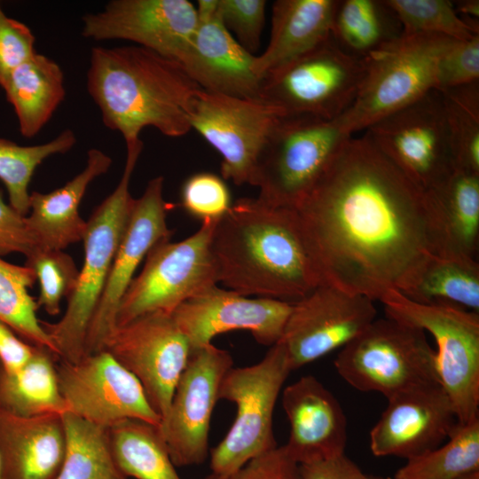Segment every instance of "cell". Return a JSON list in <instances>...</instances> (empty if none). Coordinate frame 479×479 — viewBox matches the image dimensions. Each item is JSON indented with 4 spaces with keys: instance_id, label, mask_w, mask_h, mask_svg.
Returning a JSON list of instances; mask_svg holds the SVG:
<instances>
[{
    "instance_id": "obj_5",
    "label": "cell",
    "mask_w": 479,
    "mask_h": 479,
    "mask_svg": "<svg viewBox=\"0 0 479 479\" xmlns=\"http://www.w3.org/2000/svg\"><path fill=\"white\" fill-rule=\"evenodd\" d=\"M457 40L401 32L364 57L365 71L350 107L336 119L349 136L436 90L439 59Z\"/></svg>"
},
{
    "instance_id": "obj_14",
    "label": "cell",
    "mask_w": 479,
    "mask_h": 479,
    "mask_svg": "<svg viewBox=\"0 0 479 479\" xmlns=\"http://www.w3.org/2000/svg\"><path fill=\"white\" fill-rule=\"evenodd\" d=\"M59 361L57 377L66 413L105 429L126 419L160 427L161 417L140 382L108 352L88 354L76 362Z\"/></svg>"
},
{
    "instance_id": "obj_38",
    "label": "cell",
    "mask_w": 479,
    "mask_h": 479,
    "mask_svg": "<svg viewBox=\"0 0 479 479\" xmlns=\"http://www.w3.org/2000/svg\"><path fill=\"white\" fill-rule=\"evenodd\" d=\"M383 3L402 25L404 33L441 35L457 41L479 35V27L461 19L451 1L387 0Z\"/></svg>"
},
{
    "instance_id": "obj_24",
    "label": "cell",
    "mask_w": 479,
    "mask_h": 479,
    "mask_svg": "<svg viewBox=\"0 0 479 479\" xmlns=\"http://www.w3.org/2000/svg\"><path fill=\"white\" fill-rule=\"evenodd\" d=\"M66 448L63 414L22 417L0 411L3 479H56Z\"/></svg>"
},
{
    "instance_id": "obj_49",
    "label": "cell",
    "mask_w": 479,
    "mask_h": 479,
    "mask_svg": "<svg viewBox=\"0 0 479 479\" xmlns=\"http://www.w3.org/2000/svg\"><path fill=\"white\" fill-rule=\"evenodd\" d=\"M0 479H3L1 459H0Z\"/></svg>"
},
{
    "instance_id": "obj_22",
    "label": "cell",
    "mask_w": 479,
    "mask_h": 479,
    "mask_svg": "<svg viewBox=\"0 0 479 479\" xmlns=\"http://www.w3.org/2000/svg\"><path fill=\"white\" fill-rule=\"evenodd\" d=\"M197 18L195 33L179 60L190 78L209 93L261 99L262 79L255 71L256 56L225 28L218 8L214 14Z\"/></svg>"
},
{
    "instance_id": "obj_29",
    "label": "cell",
    "mask_w": 479,
    "mask_h": 479,
    "mask_svg": "<svg viewBox=\"0 0 479 479\" xmlns=\"http://www.w3.org/2000/svg\"><path fill=\"white\" fill-rule=\"evenodd\" d=\"M400 293L416 303L479 313L477 259L455 255H434Z\"/></svg>"
},
{
    "instance_id": "obj_32",
    "label": "cell",
    "mask_w": 479,
    "mask_h": 479,
    "mask_svg": "<svg viewBox=\"0 0 479 479\" xmlns=\"http://www.w3.org/2000/svg\"><path fill=\"white\" fill-rule=\"evenodd\" d=\"M394 479H479V417L459 424L444 445L407 459Z\"/></svg>"
},
{
    "instance_id": "obj_50",
    "label": "cell",
    "mask_w": 479,
    "mask_h": 479,
    "mask_svg": "<svg viewBox=\"0 0 479 479\" xmlns=\"http://www.w3.org/2000/svg\"><path fill=\"white\" fill-rule=\"evenodd\" d=\"M370 479H388V478H383V477H378V476H373V475H370Z\"/></svg>"
},
{
    "instance_id": "obj_39",
    "label": "cell",
    "mask_w": 479,
    "mask_h": 479,
    "mask_svg": "<svg viewBox=\"0 0 479 479\" xmlns=\"http://www.w3.org/2000/svg\"><path fill=\"white\" fill-rule=\"evenodd\" d=\"M30 267L39 281L37 307L51 316L60 311L63 298H68L76 285L79 271L73 258L63 250L37 247L27 256Z\"/></svg>"
},
{
    "instance_id": "obj_28",
    "label": "cell",
    "mask_w": 479,
    "mask_h": 479,
    "mask_svg": "<svg viewBox=\"0 0 479 479\" xmlns=\"http://www.w3.org/2000/svg\"><path fill=\"white\" fill-rule=\"evenodd\" d=\"M55 359L51 350L35 346L21 367L5 371L0 366V411L22 417L65 414Z\"/></svg>"
},
{
    "instance_id": "obj_7",
    "label": "cell",
    "mask_w": 479,
    "mask_h": 479,
    "mask_svg": "<svg viewBox=\"0 0 479 479\" xmlns=\"http://www.w3.org/2000/svg\"><path fill=\"white\" fill-rule=\"evenodd\" d=\"M292 372L287 350L278 342L258 363L232 367L223 378L219 400L236 405L233 423L211 451V474L224 477L278 446L272 428L277 399Z\"/></svg>"
},
{
    "instance_id": "obj_23",
    "label": "cell",
    "mask_w": 479,
    "mask_h": 479,
    "mask_svg": "<svg viewBox=\"0 0 479 479\" xmlns=\"http://www.w3.org/2000/svg\"><path fill=\"white\" fill-rule=\"evenodd\" d=\"M282 406L289 423L285 447L300 465L344 454L347 419L337 398L309 374L287 386Z\"/></svg>"
},
{
    "instance_id": "obj_40",
    "label": "cell",
    "mask_w": 479,
    "mask_h": 479,
    "mask_svg": "<svg viewBox=\"0 0 479 479\" xmlns=\"http://www.w3.org/2000/svg\"><path fill=\"white\" fill-rule=\"evenodd\" d=\"M181 205L201 222L219 220L232 206L231 193L223 177L211 172H198L183 184Z\"/></svg>"
},
{
    "instance_id": "obj_13",
    "label": "cell",
    "mask_w": 479,
    "mask_h": 479,
    "mask_svg": "<svg viewBox=\"0 0 479 479\" xmlns=\"http://www.w3.org/2000/svg\"><path fill=\"white\" fill-rule=\"evenodd\" d=\"M101 350L108 352L137 379L162 420L192 351L172 314L150 312L115 326Z\"/></svg>"
},
{
    "instance_id": "obj_42",
    "label": "cell",
    "mask_w": 479,
    "mask_h": 479,
    "mask_svg": "<svg viewBox=\"0 0 479 479\" xmlns=\"http://www.w3.org/2000/svg\"><path fill=\"white\" fill-rule=\"evenodd\" d=\"M479 35L457 41L439 59L436 90H444L478 82Z\"/></svg>"
},
{
    "instance_id": "obj_4",
    "label": "cell",
    "mask_w": 479,
    "mask_h": 479,
    "mask_svg": "<svg viewBox=\"0 0 479 479\" xmlns=\"http://www.w3.org/2000/svg\"><path fill=\"white\" fill-rule=\"evenodd\" d=\"M122 177L93 211L82 238L84 262L62 318L56 323L41 321L59 360L76 362L85 355L89 325L103 294L110 269L126 228L135 199L130 183L143 149L140 139L126 143Z\"/></svg>"
},
{
    "instance_id": "obj_19",
    "label": "cell",
    "mask_w": 479,
    "mask_h": 479,
    "mask_svg": "<svg viewBox=\"0 0 479 479\" xmlns=\"http://www.w3.org/2000/svg\"><path fill=\"white\" fill-rule=\"evenodd\" d=\"M163 184L161 176L151 179L141 197L134 200L103 294L89 325L85 355L102 349L106 337L116 326L120 302L141 261L156 244L170 240L172 232L167 224V214L171 205L163 198Z\"/></svg>"
},
{
    "instance_id": "obj_16",
    "label": "cell",
    "mask_w": 479,
    "mask_h": 479,
    "mask_svg": "<svg viewBox=\"0 0 479 479\" xmlns=\"http://www.w3.org/2000/svg\"><path fill=\"white\" fill-rule=\"evenodd\" d=\"M232 366V355L212 343L191 351L159 427L176 467L199 465L206 460L220 384Z\"/></svg>"
},
{
    "instance_id": "obj_18",
    "label": "cell",
    "mask_w": 479,
    "mask_h": 479,
    "mask_svg": "<svg viewBox=\"0 0 479 479\" xmlns=\"http://www.w3.org/2000/svg\"><path fill=\"white\" fill-rule=\"evenodd\" d=\"M198 26L187 0H112L82 17V35L95 41L126 40L179 61Z\"/></svg>"
},
{
    "instance_id": "obj_31",
    "label": "cell",
    "mask_w": 479,
    "mask_h": 479,
    "mask_svg": "<svg viewBox=\"0 0 479 479\" xmlns=\"http://www.w3.org/2000/svg\"><path fill=\"white\" fill-rule=\"evenodd\" d=\"M106 430L114 462L127 478L181 479L159 427L126 419Z\"/></svg>"
},
{
    "instance_id": "obj_27",
    "label": "cell",
    "mask_w": 479,
    "mask_h": 479,
    "mask_svg": "<svg viewBox=\"0 0 479 479\" xmlns=\"http://www.w3.org/2000/svg\"><path fill=\"white\" fill-rule=\"evenodd\" d=\"M12 106L20 134L35 136L64 100V74L53 59L35 53L14 69L1 87Z\"/></svg>"
},
{
    "instance_id": "obj_12",
    "label": "cell",
    "mask_w": 479,
    "mask_h": 479,
    "mask_svg": "<svg viewBox=\"0 0 479 479\" xmlns=\"http://www.w3.org/2000/svg\"><path fill=\"white\" fill-rule=\"evenodd\" d=\"M379 150L428 192L456 169L443 97L433 90L365 130Z\"/></svg>"
},
{
    "instance_id": "obj_44",
    "label": "cell",
    "mask_w": 479,
    "mask_h": 479,
    "mask_svg": "<svg viewBox=\"0 0 479 479\" xmlns=\"http://www.w3.org/2000/svg\"><path fill=\"white\" fill-rule=\"evenodd\" d=\"M205 479H302V475L300 465L282 445L252 459L230 475L210 474Z\"/></svg>"
},
{
    "instance_id": "obj_17",
    "label": "cell",
    "mask_w": 479,
    "mask_h": 479,
    "mask_svg": "<svg viewBox=\"0 0 479 479\" xmlns=\"http://www.w3.org/2000/svg\"><path fill=\"white\" fill-rule=\"evenodd\" d=\"M373 301L320 284L292 302L280 342L291 370L344 347L375 318Z\"/></svg>"
},
{
    "instance_id": "obj_8",
    "label": "cell",
    "mask_w": 479,
    "mask_h": 479,
    "mask_svg": "<svg viewBox=\"0 0 479 479\" xmlns=\"http://www.w3.org/2000/svg\"><path fill=\"white\" fill-rule=\"evenodd\" d=\"M349 137L336 120L280 116L266 139L250 183L259 189L257 198L273 207L295 208Z\"/></svg>"
},
{
    "instance_id": "obj_46",
    "label": "cell",
    "mask_w": 479,
    "mask_h": 479,
    "mask_svg": "<svg viewBox=\"0 0 479 479\" xmlns=\"http://www.w3.org/2000/svg\"><path fill=\"white\" fill-rule=\"evenodd\" d=\"M302 479H370L344 454L300 464Z\"/></svg>"
},
{
    "instance_id": "obj_26",
    "label": "cell",
    "mask_w": 479,
    "mask_h": 479,
    "mask_svg": "<svg viewBox=\"0 0 479 479\" xmlns=\"http://www.w3.org/2000/svg\"><path fill=\"white\" fill-rule=\"evenodd\" d=\"M339 3L335 0L275 1L270 42L265 51L255 57L256 75L263 79L329 38Z\"/></svg>"
},
{
    "instance_id": "obj_34",
    "label": "cell",
    "mask_w": 479,
    "mask_h": 479,
    "mask_svg": "<svg viewBox=\"0 0 479 479\" xmlns=\"http://www.w3.org/2000/svg\"><path fill=\"white\" fill-rule=\"evenodd\" d=\"M35 280L30 267L8 263L0 256V320L22 340L48 349L59 359L51 338L37 318V303L28 293Z\"/></svg>"
},
{
    "instance_id": "obj_10",
    "label": "cell",
    "mask_w": 479,
    "mask_h": 479,
    "mask_svg": "<svg viewBox=\"0 0 479 479\" xmlns=\"http://www.w3.org/2000/svg\"><path fill=\"white\" fill-rule=\"evenodd\" d=\"M217 222L203 221L184 240H164L148 252L142 271L132 279L120 302L116 326L150 312L172 314L183 302L216 286L211 239Z\"/></svg>"
},
{
    "instance_id": "obj_15",
    "label": "cell",
    "mask_w": 479,
    "mask_h": 479,
    "mask_svg": "<svg viewBox=\"0 0 479 479\" xmlns=\"http://www.w3.org/2000/svg\"><path fill=\"white\" fill-rule=\"evenodd\" d=\"M279 109L261 99H247L200 90L194 96L189 120L221 155V174L235 185L250 184L266 139L278 119Z\"/></svg>"
},
{
    "instance_id": "obj_3",
    "label": "cell",
    "mask_w": 479,
    "mask_h": 479,
    "mask_svg": "<svg viewBox=\"0 0 479 479\" xmlns=\"http://www.w3.org/2000/svg\"><path fill=\"white\" fill-rule=\"evenodd\" d=\"M86 83L104 125L125 143L140 139L146 127L170 137L187 134L201 90L180 62L138 45L93 47Z\"/></svg>"
},
{
    "instance_id": "obj_48",
    "label": "cell",
    "mask_w": 479,
    "mask_h": 479,
    "mask_svg": "<svg viewBox=\"0 0 479 479\" xmlns=\"http://www.w3.org/2000/svg\"><path fill=\"white\" fill-rule=\"evenodd\" d=\"M454 9L458 15L467 23L479 27V1L478 0H461L452 2Z\"/></svg>"
},
{
    "instance_id": "obj_9",
    "label": "cell",
    "mask_w": 479,
    "mask_h": 479,
    "mask_svg": "<svg viewBox=\"0 0 479 479\" xmlns=\"http://www.w3.org/2000/svg\"><path fill=\"white\" fill-rule=\"evenodd\" d=\"M365 71L364 57L326 41L262 79L261 99L282 115L336 120L353 104Z\"/></svg>"
},
{
    "instance_id": "obj_20",
    "label": "cell",
    "mask_w": 479,
    "mask_h": 479,
    "mask_svg": "<svg viewBox=\"0 0 479 479\" xmlns=\"http://www.w3.org/2000/svg\"><path fill=\"white\" fill-rule=\"evenodd\" d=\"M291 309L292 302L249 298L215 286L180 304L172 316L192 350L233 330L248 331L257 342L271 347L280 340Z\"/></svg>"
},
{
    "instance_id": "obj_43",
    "label": "cell",
    "mask_w": 479,
    "mask_h": 479,
    "mask_svg": "<svg viewBox=\"0 0 479 479\" xmlns=\"http://www.w3.org/2000/svg\"><path fill=\"white\" fill-rule=\"evenodd\" d=\"M35 42L31 29L7 16L0 4V87L14 69L36 53Z\"/></svg>"
},
{
    "instance_id": "obj_11",
    "label": "cell",
    "mask_w": 479,
    "mask_h": 479,
    "mask_svg": "<svg viewBox=\"0 0 479 479\" xmlns=\"http://www.w3.org/2000/svg\"><path fill=\"white\" fill-rule=\"evenodd\" d=\"M381 302L387 317L434 337L438 378L459 424L479 417V313L416 303L397 290L387 292Z\"/></svg>"
},
{
    "instance_id": "obj_45",
    "label": "cell",
    "mask_w": 479,
    "mask_h": 479,
    "mask_svg": "<svg viewBox=\"0 0 479 479\" xmlns=\"http://www.w3.org/2000/svg\"><path fill=\"white\" fill-rule=\"evenodd\" d=\"M38 247L27 217L5 202L0 190V256L19 253L27 257Z\"/></svg>"
},
{
    "instance_id": "obj_1",
    "label": "cell",
    "mask_w": 479,
    "mask_h": 479,
    "mask_svg": "<svg viewBox=\"0 0 479 479\" xmlns=\"http://www.w3.org/2000/svg\"><path fill=\"white\" fill-rule=\"evenodd\" d=\"M321 284L379 300L447 255L435 204L365 133L349 137L294 208Z\"/></svg>"
},
{
    "instance_id": "obj_2",
    "label": "cell",
    "mask_w": 479,
    "mask_h": 479,
    "mask_svg": "<svg viewBox=\"0 0 479 479\" xmlns=\"http://www.w3.org/2000/svg\"><path fill=\"white\" fill-rule=\"evenodd\" d=\"M218 282L242 295L294 302L321 279L294 208L241 198L211 239Z\"/></svg>"
},
{
    "instance_id": "obj_36",
    "label": "cell",
    "mask_w": 479,
    "mask_h": 479,
    "mask_svg": "<svg viewBox=\"0 0 479 479\" xmlns=\"http://www.w3.org/2000/svg\"><path fill=\"white\" fill-rule=\"evenodd\" d=\"M391 13L383 1H342L334 18L332 36L348 52L365 57L400 34L389 29L387 18Z\"/></svg>"
},
{
    "instance_id": "obj_47",
    "label": "cell",
    "mask_w": 479,
    "mask_h": 479,
    "mask_svg": "<svg viewBox=\"0 0 479 479\" xmlns=\"http://www.w3.org/2000/svg\"><path fill=\"white\" fill-rule=\"evenodd\" d=\"M35 346L21 338L0 320V366L13 371L24 365L33 356Z\"/></svg>"
},
{
    "instance_id": "obj_21",
    "label": "cell",
    "mask_w": 479,
    "mask_h": 479,
    "mask_svg": "<svg viewBox=\"0 0 479 479\" xmlns=\"http://www.w3.org/2000/svg\"><path fill=\"white\" fill-rule=\"evenodd\" d=\"M459 425L452 403L440 383L388 398V405L370 431L376 457L406 459L440 446Z\"/></svg>"
},
{
    "instance_id": "obj_35",
    "label": "cell",
    "mask_w": 479,
    "mask_h": 479,
    "mask_svg": "<svg viewBox=\"0 0 479 479\" xmlns=\"http://www.w3.org/2000/svg\"><path fill=\"white\" fill-rule=\"evenodd\" d=\"M76 143L75 133L65 130L47 143L21 145L0 137V180L9 204L20 215L29 212L28 185L35 169L48 157L68 152Z\"/></svg>"
},
{
    "instance_id": "obj_6",
    "label": "cell",
    "mask_w": 479,
    "mask_h": 479,
    "mask_svg": "<svg viewBox=\"0 0 479 479\" xmlns=\"http://www.w3.org/2000/svg\"><path fill=\"white\" fill-rule=\"evenodd\" d=\"M334 366L354 389L379 392L387 399L440 383L436 350L425 332L389 317L375 318L342 347Z\"/></svg>"
},
{
    "instance_id": "obj_25",
    "label": "cell",
    "mask_w": 479,
    "mask_h": 479,
    "mask_svg": "<svg viewBox=\"0 0 479 479\" xmlns=\"http://www.w3.org/2000/svg\"><path fill=\"white\" fill-rule=\"evenodd\" d=\"M111 164L106 153L90 149L83 170L63 186L47 193L29 194L30 214L26 217L39 247L63 250L82 240L87 223L79 214V205L89 185L106 173Z\"/></svg>"
},
{
    "instance_id": "obj_33",
    "label": "cell",
    "mask_w": 479,
    "mask_h": 479,
    "mask_svg": "<svg viewBox=\"0 0 479 479\" xmlns=\"http://www.w3.org/2000/svg\"><path fill=\"white\" fill-rule=\"evenodd\" d=\"M63 420L67 448L56 479H128L114 462L105 428L71 413Z\"/></svg>"
},
{
    "instance_id": "obj_41",
    "label": "cell",
    "mask_w": 479,
    "mask_h": 479,
    "mask_svg": "<svg viewBox=\"0 0 479 479\" xmlns=\"http://www.w3.org/2000/svg\"><path fill=\"white\" fill-rule=\"evenodd\" d=\"M264 0H218V16L236 41L253 54L260 46L265 20Z\"/></svg>"
},
{
    "instance_id": "obj_37",
    "label": "cell",
    "mask_w": 479,
    "mask_h": 479,
    "mask_svg": "<svg viewBox=\"0 0 479 479\" xmlns=\"http://www.w3.org/2000/svg\"><path fill=\"white\" fill-rule=\"evenodd\" d=\"M440 92L455 166L479 175L478 82Z\"/></svg>"
},
{
    "instance_id": "obj_30",
    "label": "cell",
    "mask_w": 479,
    "mask_h": 479,
    "mask_svg": "<svg viewBox=\"0 0 479 479\" xmlns=\"http://www.w3.org/2000/svg\"><path fill=\"white\" fill-rule=\"evenodd\" d=\"M428 192L439 216L447 255L477 259L479 175L456 168Z\"/></svg>"
}]
</instances>
